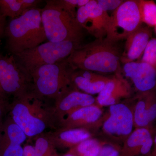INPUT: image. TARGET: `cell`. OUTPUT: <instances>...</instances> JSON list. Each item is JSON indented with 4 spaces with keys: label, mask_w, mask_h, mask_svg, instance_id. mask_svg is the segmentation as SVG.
<instances>
[{
    "label": "cell",
    "mask_w": 156,
    "mask_h": 156,
    "mask_svg": "<svg viewBox=\"0 0 156 156\" xmlns=\"http://www.w3.org/2000/svg\"><path fill=\"white\" fill-rule=\"evenodd\" d=\"M76 19L83 28L87 30L96 39L105 37L94 20L89 14L85 6L79 8L77 10Z\"/></svg>",
    "instance_id": "603a6c76"
},
{
    "label": "cell",
    "mask_w": 156,
    "mask_h": 156,
    "mask_svg": "<svg viewBox=\"0 0 156 156\" xmlns=\"http://www.w3.org/2000/svg\"><path fill=\"white\" fill-rule=\"evenodd\" d=\"M41 2L39 0H0V14L14 19L29 9L37 7Z\"/></svg>",
    "instance_id": "d6986e66"
},
{
    "label": "cell",
    "mask_w": 156,
    "mask_h": 156,
    "mask_svg": "<svg viewBox=\"0 0 156 156\" xmlns=\"http://www.w3.org/2000/svg\"><path fill=\"white\" fill-rule=\"evenodd\" d=\"M96 98L72 85L55 100L53 114L56 129L66 117L81 108L96 104Z\"/></svg>",
    "instance_id": "30bf717a"
},
{
    "label": "cell",
    "mask_w": 156,
    "mask_h": 156,
    "mask_svg": "<svg viewBox=\"0 0 156 156\" xmlns=\"http://www.w3.org/2000/svg\"><path fill=\"white\" fill-rule=\"evenodd\" d=\"M56 149H70L82 141L93 137V131L85 128L63 129L58 128L48 132Z\"/></svg>",
    "instance_id": "e0dca14e"
},
{
    "label": "cell",
    "mask_w": 156,
    "mask_h": 156,
    "mask_svg": "<svg viewBox=\"0 0 156 156\" xmlns=\"http://www.w3.org/2000/svg\"><path fill=\"white\" fill-rule=\"evenodd\" d=\"M2 134L10 142L20 145H22L28 138L22 129L14 122L9 115L4 122Z\"/></svg>",
    "instance_id": "7402d4cb"
},
{
    "label": "cell",
    "mask_w": 156,
    "mask_h": 156,
    "mask_svg": "<svg viewBox=\"0 0 156 156\" xmlns=\"http://www.w3.org/2000/svg\"><path fill=\"white\" fill-rule=\"evenodd\" d=\"M46 99L31 89L10 103L9 116L28 138L34 139L49 128L56 129L53 105H48Z\"/></svg>",
    "instance_id": "6da1fadb"
},
{
    "label": "cell",
    "mask_w": 156,
    "mask_h": 156,
    "mask_svg": "<svg viewBox=\"0 0 156 156\" xmlns=\"http://www.w3.org/2000/svg\"><path fill=\"white\" fill-rule=\"evenodd\" d=\"M23 156H41L35 148L34 145L26 144L23 147Z\"/></svg>",
    "instance_id": "4dcf8cb0"
},
{
    "label": "cell",
    "mask_w": 156,
    "mask_h": 156,
    "mask_svg": "<svg viewBox=\"0 0 156 156\" xmlns=\"http://www.w3.org/2000/svg\"><path fill=\"white\" fill-rule=\"evenodd\" d=\"M103 114L102 107L97 104L85 107L66 117L57 128H85L93 131L101 126Z\"/></svg>",
    "instance_id": "8fae6325"
},
{
    "label": "cell",
    "mask_w": 156,
    "mask_h": 156,
    "mask_svg": "<svg viewBox=\"0 0 156 156\" xmlns=\"http://www.w3.org/2000/svg\"><path fill=\"white\" fill-rule=\"evenodd\" d=\"M0 43H1V42H0Z\"/></svg>",
    "instance_id": "8d00e7d4"
},
{
    "label": "cell",
    "mask_w": 156,
    "mask_h": 156,
    "mask_svg": "<svg viewBox=\"0 0 156 156\" xmlns=\"http://www.w3.org/2000/svg\"><path fill=\"white\" fill-rule=\"evenodd\" d=\"M133 107L134 126L136 128H154L156 121L155 88L149 92L139 93Z\"/></svg>",
    "instance_id": "9a60e30c"
},
{
    "label": "cell",
    "mask_w": 156,
    "mask_h": 156,
    "mask_svg": "<svg viewBox=\"0 0 156 156\" xmlns=\"http://www.w3.org/2000/svg\"><path fill=\"white\" fill-rule=\"evenodd\" d=\"M121 146L108 141L98 156H119Z\"/></svg>",
    "instance_id": "f1b7e54d"
},
{
    "label": "cell",
    "mask_w": 156,
    "mask_h": 156,
    "mask_svg": "<svg viewBox=\"0 0 156 156\" xmlns=\"http://www.w3.org/2000/svg\"><path fill=\"white\" fill-rule=\"evenodd\" d=\"M155 30H156V26H155Z\"/></svg>",
    "instance_id": "e575fe53"
},
{
    "label": "cell",
    "mask_w": 156,
    "mask_h": 156,
    "mask_svg": "<svg viewBox=\"0 0 156 156\" xmlns=\"http://www.w3.org/2000/svg\"><path fill=\"white\" fill-rule=\"evenodd\" d=\"M33 139L35 148L41 156H60L50 139L48 132L39 134Z\"/></svg>",
    "instance_id": "cb8c5ba5"
},
{
    "label": "cell",
    "mask_w": 156,
    "mask_h": 156,
    "mask_svg": "<svg viewBox=\"0 0 156 156\" xmlns=\"http://www.w3.org/2000/svg\"><path fill=\"white\" fill-rule=\"evenodd\" d=\"M32 89L30 75L14 55H0V94L9 99L19 97Z\"/></svg>",
    "instance_id": "52a82bcc"
},
{
    "label": "cell",
    "mask_w": 156,
    "mask_h": 156,
    "mask_svg": "<svg viewBox=\"0 0 156 156\" xmlns=\"http://www.w3.org/2000/svg\"><path fill=\"white\" fill-rule=\"evenodd\" d=\"M42 23L48 41H80L83 37V29L76 17L59 6L55 0L46 1L41 9Z\"/></svg>",
    "instance_id": "277c9868"
},
{
    "label": "cell",
    "mask_w": 156,
    "mask_h": 156,
    "mask_svg": "<svg viewBox=\"0 0 156 156\" xmlns=\"http://www.w3.org/2000/svg\"><path fill=\"white\" fill-rule=\"evenodd\" d=\"M110 17L106 38L116 43L127 38L142 25L137 0L124 1Z\"/></svg>",
    "instance_id": "9c48e42d"
},
{
    "label": "cell",
    "mask_w": 156,
    "mask_h": 156,
    "mask_svg": "<svg viewBox=\"0 0 156 156\" xmlns=\"http://www.w3.org/2000/svg\"><path fill=\"white\" fill-rule=\"evenodd\" d=\"M155 89H156V87Z\"/></svg>",
    "instance_id": "d590c367"
},
{
    "label": "cell",
    "mask_w": 156,
    "mask_h": 156,
    "mask_svg": "<svg viewBox=\"0 0 156 156\" xmlns=\"http://www.w3.org/2000/svg\"><path fill=\"white\" fill-rule=\"evenodd\" d=\"M105 37L77 48L67 58L74 69L101 73L121 72V56L115 44Z\"/></svg>",
    "instance_id": "7a4b0ae2"
},
{
    "label": "cell",
    "mask_w": 156,
    "mask_h": 156,
    "mask_svg": "<svg viewBox=\"0 0 156 156\" xmlns=\"http://www.w3.org/2000/svg\"><path fill=\"white\" fill-rule=\"evenodd\" d=\"M107 142L92 137L82 141L68 151L76 156H98Z\"/></svg>",
    "instance_id": "ffe728a7"
},
{
    "label": "cell",
    "mask_w": 156,
    "mask_h": 156,
    "mask_svg": "<svg viewBox=\"0 0 156 156\" xmlns=\"http://www.w3.org/2000/svg\"><path fill=\"white\" fill-rule=\"evenodd\" d=\"M80 41H48L14 55L20 64L31 74L39 67L67 59L80 46Z\"/></svg>",
    "instance_id": "8992f818"
},
{
    "label": "cell",
    "mask_w": 156,
    "mask_h": 156,
    "mask_svg": "<svg viewBox=\"0 0 156 156\" xmlns=\"http://www.w3.org/2000/svg\"><path fill=\"white\" fill-rule=\"evenodd\" d=\"M75 70L67 59L41 66L30 75L32 89L44 98L55 100L72 84Z\"/></svg>",
    "instance_id": "5b68a950"
},
{
    "label": "cell",
    "mask_w": 156,
    "mask_h": 156,
    "mask_svg": "<svg viewBox=\"0 0 156 156\" xmlns=\"http://www.w3.org/2000/svg\"><path fill=\"white\" fill-rule=\"evenodd\" d=\"M149 156H156V132L154 138V144L152 149Z\"/></svg>",
    "instance_id": "d6a6232c"
},
{
    "label": "cell",
    "mask_w": 156,
    "mask_h": 156,
    "mask_svg": "<svg viewBox=\"0 0 156 156\" xmlns=\"http://www.w3.org/2000/svg\"><path fill=\"white\" fill-rule=\"evenodd\" d=\"M123 71L139 93L149 92L156 87V70L152 66L141 61L124 64Z\"/></svg>",
    "instance_id": "5bb4252c"
},
{
    "label": "cell",
    "mask_w": 156,
    "mask_h": 156,
    "mask_svg": "<svg viewBox=\"0 0 156 156\" xmlns=\"http://www.w3.org/2000/svg\"><path fill=\"white\" fill-rule=\"evenodd\" d=\"M7 48L14 55L31 49L47 41L42 23L41 9L37 7L11 19L6 26Z\"/></svg>",
    "instance_id": "3957f363"
},
{
    "label": "cell",
    "mask_w": 156,
    "mask_h": 156,
    "mask_svg": "<svg viewBox=\"0 0 156 156\" xmlns=\"http://www.w3.org/2000/svg\"><path fill=\"white\" fill-rule=\"evenodd\" d=\"M154 128H136L123 142L119 156H149L154 144Z\"/></svg>",
    "instance_id": "4fadbf2b"
},
{
    "label": "cell",
    "mask_w": 156,
    "mask_h": 156,
    "mask_svg": "<svg viewBox=\"0 0 156 156\" xmlns=\"http://www.w3.org/2000/svg\"><path fill=\"white\" fill-rule=\"evenodd\" d=\"M22 145L10 142L0 134V156H23Z\"/></svg>",
    "instance_id": "484cf974"
},
{
    "label": "cell",
    "mask_w": 156,
    "mask_h": 156,
    "mask_svg": "<svg viewBox=\"0 0 156 156\" xmlns=\"http://www.w3.org/2000/svg\"><path fill=\"white\" fill-rule=\"evenodd\" d=\"M132 89L128 80L121 72L109 77L102 91L96 98L99 106H110L120 103L122 99L131 97Z\"/></svg>",
    "instance_id": "7c38bea8"
},
{
    "label": "cell",
    "mask_w": 156,
    "mask_h": 156,
    "mask_svg": "<svg viewBox=\"0 0 156 156\" xmlns=\"http://www.w3.org/2000/svg\"><path fill=\"white\" fill-rule=\"evenodd\" d=\"M85 7L106 37L110 21V16L107 12L99 7L95 0H89Z\"/></svg>",
    "instance_id": "44dd1931"
},
{
    "label": "cell",
    "mask_w": 156,
    "mask_h": 156,
    "mask_svg": "<svg viewBox=\"0 0 156 156\" xmlns=\"http://www.w3.org/2000/svg\"><path fill=\"white\" fill-rule=\"evenodd\" d=\"M60 156H76L74 154L71 153H70L68 151L66 153L62 155H60Z\"/></svg>",
    "instance_id": "836d02e7"
},
{
    "label": "cell",
    "mask_w": 156,
    "mask_h": 156,
    "mask_svg": "<svg viewBox=\"0 0 156 156\" xmlns=\"http://www.w3.org/2000/svg\"><path fill=\"white\" fill-rule=\"evenodd\" d=\"M56 3L69 13L76 17V9L86 5L89 0H55Z\"/></svg>",
    "instance_id": "83f0119b"
},
{
    "label": "cell",
    "mask_w": 156,
    "mask_h": 156,
    "mask_svg": "<svg viewBox=\"0 0 156 156\" xmlns=\"http://www.w3.org/2000/svg\"><path fill=\"white\" fill-rule=\"evenodd\" d=\"M7 24L6 17L0 14V42L2 38L5 35Z\"/></svg>",
    "instance_id": "1f68e13d"
},
{
    "label": "cell",
    "mask_w": 156,
    "mask_h": 156,
    "mask_svg": "<svg viewBox=\"0 0 156 156\" xmlns=\"http://www.w3.org/2000/svg\"><path fill=\"white\" fill-rule=\"evenodd\" d=\"M140 61L149 64L156 70V38L150 40Z\"/></svg>",
    "instance_id": "4316f807"
},
{
    "label": "cell",
    "mask_w": 156,
    "mask_h": 156,
    "mask_svg": "<svg viewBox=\"0 0 156 156\" xmlns=\"http://www.w3.org/2000/svg\"><path fill=\"white\" fill-rule=\"evenodd\" d=\"M101 128L110 142L121 146L134 128L133 108L122 102L109 106Z\"/></svg>",
    "instance_id": "ba28073f"
},
{
    "label": "cell",
    "mask_w": 156,
    "mask_h": 156,
    "mask_svg": "<svg viewBox=\"0 0 156 156\" xmlns=\"http://www.w3.org/2000/svg\"><path fill=\"white\" fill-rule=\"evenodd\" d=\"M150 27L140 25L126 38L125 49L121 56L124 64L141 58L152 36Z\"/></svg>",
    "instance_id": "2e32d148"
},
{
    "label": "cell",
    "mask_w": 156,
    "mask_h": 156,
    "mask_svg": "<svg viewBox=\"0 0 156 156\" xmlns=\"http://www.w3.org/2000/svg\"><path fill=\"white\" fill-rule=\"evenodd\" d=\"M141 22L148 26H156V4L153 1L137 0Z\"/></svg>",
    "instance_id": "d4e9b609"
},
{
    "label": "cell",
    "mask_w": 156,
    "mask_h": 156,
    "mask_svg": "<svg viewBox=\"0 0 156 156\" xmlns=\"http://www.w3.org/2000/svg\"><path fill=\"white\" fill-rule=\"evenodd\" d=\"M123 0H98L97 4L101 9L108 12V11H115L123 2Z\"/></svg>",
    "instance_id": "f546056e"
},
{
    "label": "cell",
    "mask_w": 156,
    "mask_h": 156,
    "mask_svg": "<svg viewBox=\"0 0 156 156\" xmlns=\"http://www.w3.org/2000/svg\"><path fill=\"white\" fill-rule=\"evenodd\" d=\"M109 77L96 73L76 69L71 76L72 83L79 90L90 95L99 94L103 89Z\"/></svg>",
    "instance_id": "ac0fdd59"
}]
</instances>
